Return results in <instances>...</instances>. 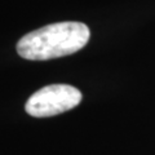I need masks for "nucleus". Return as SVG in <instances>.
I'll return each instance as SVG.
<instances>
[{
	"label": "nucleus",
	"instance_id": "obj_1",
	"mask_svg": "<svg viewBox=\"0 0 155 155\" xmlns=\"http://www.w3.org/2000/svg\"><path fill=\"white\" fill-rule=\"evenodd\" d=\"M89 38L91 31L83 22H57L22 36L17 43V52L30 61L53 60L80 51Z\"/></svg>",
	"mask_w": 155,
	"mask_h": 155
},
{
	"label": "nucleus",
	"instance_id": "obj_2",
	"mask_svg": "<svg viewBox=\"0 0 155 155\" xmlns=\"http://www.w3.org/2000/svg\"><path fill=\"white\" fill-rule=\"evenodd\" d=\"M81 101V92L69 84H51L36 91L25 105L28 115L48 118L76 107Z\"/></svg>",
	"mask_w": 155,
	"mask_h": 155
}]
</instances>
